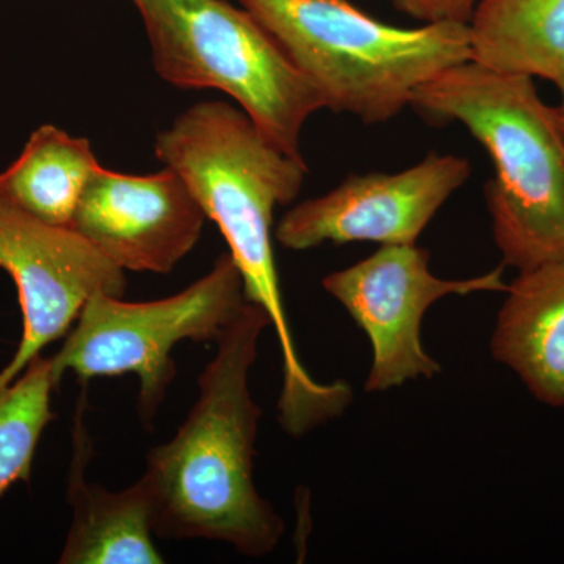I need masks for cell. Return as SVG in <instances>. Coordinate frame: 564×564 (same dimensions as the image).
Listing matches in <instances>:
<instances>
[{
    "label": "cell",
    "mask_w": 564,
    "mask_h": 564,
    "mask_svg": "<svg viewBox=\"0 0 564 564\" xmlns=\"http://www.w3.org/2000/svg\"><path fill=\"white\" fill-rule=\"evenodd\" d=\"M369 337L372 366L367 392H386L417 378L441 373V364L423 348V315L451 295L507 292L503 267L467 278L443 280L430 270V252L413 245H381L355 265L322 282Z\"/></svg>",
    "instance_id": "cell-7"
},
{
    "label": "cell",
    "mask_w": 564,
    "mask_h": 564,
    "mask_svg": "<svg viewBox=\"0 0 564 564\" xmlns=\"http://www.w3.org/2000/svg\"><path fill=\"white\" fill-rule=\"evenodd\" d=\"M77 402L73 429V458L66 499L73 519L58 563L61 564H161L155 547L150 492L141 478L122 491H109L88 481L93 454L87 421V389Z\"/></svg>",
    "instance_id": "cell-11"
},
{
    "label": "cell",
    "mask_w": 564,
    "mask_h": 564,
    "mask_svg": "<svg viewBox=\"0 0 564 564\" xmlns=\"http://www.w3.org/2000/svg\"><path fill=\"white\" fill-rule=\"evenodd\" d=\"M0 270L13 278L22 311V337L0 370V388L13 383L46 345L69 333L91 296H124V270L80 234L41 221L0 198Z\"/></svg>",
    "instance_id": "cell-8"
},
{
    "label": "cell",
    "mask_w": 564,
    "mask_h": 564,
    "mask_svg": "<svg viewBox=\"0 0 564 564\" xmlns=\"http://www.w3.org/2000/svg\"><path fill=\"white\" fill-rule=\"evenodd\" d=\"M469 32L488 68L554 84L564 74V0H478Z\"/></svg>",
    "instance_id": "cell-13"
},
{
    "label": "cell",
    "mask_w": 564,
    "mask_h": 564,
    "mask_svg": "<svg viewBox=\"0 0 564 564\" xmlns=\"http://www.w3.org/2000/svg\"><path fill=\"white\" fill-rule=\"evenodd\" d=\"M58 384L52 359L40 355L0 388V496L17 481L31 480L41 434L55 419L51 397Z\"/></svg>",
    "instance_id": "cell-15"
},
{
    "label": "cell",
    "mask_w": 564,
    "mask_h": 564,
    "mask_svg": "<svg viewBox=\"0 0 564 564\" xmlns=\"http://www.w3.org/2000/svg\"><path fill=\"white\" fill-rule=\"evenodd\" d=\"M556 87H558L560 90V98H562V101H560V106L556 107L560 111V118H562L563 128H564V74L562 77H560L558 80L555 82Z\"/></svg>",
    "instance_id": "cell-17"
},
{
    "label": "cell",
    "mask_w": 564,
    "mask_h": 564,
    "mask_svg": "<svg viewBox=\"0 0 564 564\" xmlns=\"http://www.w3.org/2000/svg\"><path fill=\"white\" fill-rule=\"evenodd\" d=\"M269 315L247 302L218 337L198 378V397L169 443L151 448L141 481L150 492L155 536L210 540L262 558L284 522L254 484L256 437L262 410L250 373Z\"/></svg>",
    "instance_id": "cell-1"
},
{
    "label": "cell",
    "mask_w": 564,
    "mask_h": 564,
    "mask_svg": "<svg viewBox=\"0 0 564 564\" xmlns=\"http://www.w3.org/2000/svg\"><path fill=\"white\" fill-rule=\"evenodd\" d=\"M491 337L496 361L540 402L564 408V262L519 273Z\"/></svg>",
    "instance_id": "cell-12"
},
{
    "label": "cell",
    "mask_w": 564,
    "mask_h": 564,
    "mask_svg": "<svg viewBox=\"0 0 564 564\" xmlns=\"http://www.w3.org/2000/svg\"><path fill=\"white\" fill-rule=\"evenodd\" d=\"M159 161L180 174L229 245L247 302L269 315L282 356L281 421L303 425L332 410L337 386L314 380L295 348L272 245L273 212L302 191L307 165L273 143L242 109L196 104L155 139Z\"/></svg>",
    "instance_id": "cell-2"
},
{
    "label": "cell",
    "mask_w": 564,
    "mask_h": 564,
    "mask_svg": "<svg viewBox=\"0 0 564 564\" xmlns=\"http://www.w3.org/2000/svg\"><path fill=\"white\" fill-rule=\"evenodd\" d=\"M245 303L242 273L229 252L202 280L166 299L132 303L98 293L52 356L55 377L62 381L73 372L88 384L93 378L135 375L137 413L150 429L176 378L174 348L184 340L217 343Z\"/></svg>",
    "instance_id": "cell-6"
},
{
    "label": "cell",
    "mask_w": 564,
    "mask_h": 564,
    "mask_svg": "<svg viewBox=\"0 0 564 564\" xmlns=\"http://www.w3.org/2000/svg\"><path fill=\"white\" fill-rule=\"evenodd\" d=\"M408 17L423 24L432 22H456L469 24L478 0H392Z\"/></svg>",
    "instance_id": "cell-16"
},
{
    "label": "cell",
    "mask_w": 564,
    "mask_h": 564,
    "mask_svg": "<svg viewBox=\"0 0 564 564\" xmlns=\"http://www.w3.org/2000/svg\"><path fill=\"white\" fill-rule=\"evenodd\" d=\"M239 2L314 85L325 109L366 124L392 120L426 82L473 61L469 24L395 28L348 0Z\"/></svg>",
    "instance_id": "cell-4"
},
{
    "label": "cell",
    "mask_w": 564,
    "mask_h": 564,
    "mask_svg": "<svg viewBox=\"0 0 564 564\" xmlns=\"http://www.w3.org/2000/svg\"><path fill=\"white\" fill-rule=\"evenodd\" d=\"M470 172L467 159L430 152L404 172L351 174L326 195L292 207L274 237L293 251L323 243L413 245Z\"/></svg>",
    "instance_id": "cell-9"
},
{
    "label": "cell",
    "mask_w": 564,
    "mask_h": 564,
    "mask_svg": "<svg viewBox=\"0 0 564 564\" xmlns=\"http://www.w3.org/2000/svg\"><path fill=\"white\" fill-rule=\"evenodd\" d=\"M132 2L163 80L226 93L273 143L303 158L304 124L325 102L256 18L226 0Z\"/></svg>",
    "instance_id": "cell-5"
},
{
    "label": "cell",
    "mask_w": 564,
    "mask_h": 564,
    "mask_svg": "<svg viewBox=\"0 0 564 564\" xmlns=\"http://www.w3.org/2000/svg\"><path fill=\"white\" fill-rule=\"evenodd\" d=\"M206 218L187 184L166 166L147 176L99 166L69 228L124 272L166 274L196 247Z\"/></svg>",
    "instance_id": "cell-10"
},
{
    "label": "cell",
    "mask_w": 564,
    "mask_h": 564,
    "mask_svg": "<svg viewBox=\"0 0 564 564\" xmlns=\"http://www.w3.org/2000/svg\"><path fill=\"white\" fill-rule=\"evenodd\" d=\"M411 107L434 124L459 122L488 151L485 198L503 265L564 262V128L533 77L467 61L422 85Z\"/></svg>",
    "instance_id": "cell-3"
},
{
    "label": "cell",
    "mask_w": 564,
    "mask_h": 564,
    "mask_svg": "<svg viewBox=\"0 0 564 564\" xmlns=\"http://www.w3.org/2000/svg\"><path fill=\"white\" fill-rule=\"evenodd\" d=\"M99 163L90 141L44 124L32 132L20 158L0 173V198L41 221L69 228Z\"/></svg>",
    "instance_id": "cell-14"
}]
</instances>
